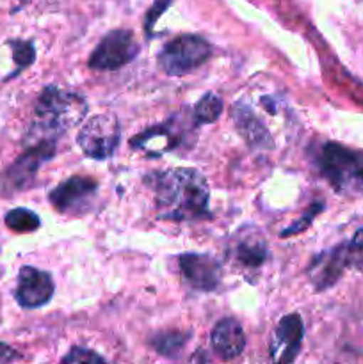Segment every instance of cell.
<instances>
[{
    "label": "cell",
    "instance_id": "obj_12",
    "mask_svg": "<svg viewBox=\"0 0 363 364\" xmlns=\"http://www.w3.org/2000/svg\"><path fill=\"white\" fill-rule=\"evenodd\" d=\"M212 347L219 358L235 359L246 347V336L241 323L233 318H223L212 331Z\"/></svg>",
    "mask_w": 363,
    "mask_h": 364
},
{
    "label": "cell",
    "instance_id": "obj_20",
    "mask_svg": "<svg viewBox=\"0 0 363 364\" xmlns=\"http://www.w3.org/2000/svg\"><path fill=\"white\" fill-rule=\"evenodd\" d=\"M347 262H351L356 269L363 272V230L356 231L354 238H352L351 245H349Z\"/></svg>",
    "mask_w": 363,
    "mask_h": 364
},
{
    "label": "cell",
    "instance_id": "obj_15",
    "mask_svg": "<svg viewBox=\"0 0 363 364\" xmlns=\"http://www.w3.org/2000/svg\"><path fill=\"white\" fill-rule=\"evenodd\" d=\"M233 117L235 123H237V130L241 132L242 137L248 141L249 146H253V148H260V146L265 148L267 144H270L269 132L263 128V124L256 119L255 114L248 107L235 105Z\"/></svg>",
    "mask_w": 363,
    "mask_h": 364
},
{
    "label": "cell",
    "instance_id": "obj_17",
    "mask_svg": "<svg viewBox=\"0 0 363 364\" xmlns=\"http://www.w3.org/2000/svg\"><path fill=\"white\" fill-rule=\"evenodd\" d=\"M221 112H223V102H221L216 95H212V92H206V95L196 103L194 119L196 123L199 124L214 123V121L219 119Z\"/></svg>",
    "mask_w": 363,
    "mask_h": 364
},
{
    "label": "cell",
    "instance_id": "obj_6",
    "mask_svg": "<svg viewBox=\"0 0 363 364\" xmlns=\"http://www.w3.org/2000/svg\"><path fill=\"white\" fill-rule=\"evenodd\" d=\"M139 53V45L130 31H112L100 41L89 59V66L95 70H117L132 63Z\"/></svg>",
    "mask_w": 363,
    "mask_h": 364
},
{
    "label": "cell",
    "instance_id": "obj_8",
    "mask_svg": "<svg viewBox=\"0 0 363 364\" xmlns=\"http://www.w3.org/2000/svg\"><path fill=\"white\" fill-rule=\"evenodd\" d=\"M53 297V281L50 274L34 267H23L18 276L16 301L21 308L34 309L48 304Z\"/></svg>",
    "mask_w": 363,
    "mask_h": 364
},
{
    "label": "cell",
    "instance_id": "obj_24",
    "mask_svg": "<svg viewBox=\"0 0 363 364\" xmlns=\"http://www.w3.org/2000/svg\"><path fill=\"white\" fill-rule=\"evenodd\" d=\"M16 359H20V355H18L13 348L0 343V363H11V361H16Z\"/></svg>",
    "mask_w": 363,
    "mask_h": 364
},
{
    "label": "cell",
    "instance_id": "obj_7",
    "mask_svg": "<svg viewBox=\"0 0 363 364\" xmlns=\"http://www.w3.org/2000/svg\"><path fill=\"white\" fill-rule=\"evenodd\" d=\"M56 153V144L53 141H41L32 144L9 169L6 171V174L2 176L0 183H2L4 192H14L21 191V188L27 187L36 176V171L39 169L45 160L52 159V155Z\"/></svg>",
    "mask_w": 363,
    "mask_h": 364
},
{
    "label": "cell",
    "instance_id": "obj_4",
    "mask_svg": "<svg viewBox=\"0 0 363 364\" xmlns=\"http://www.w3.org/2000/svg\"><path fill=\"white\" fill-rule=\"evenodd\" d=\"M210 55H212V48L205 39L199 36L184 34L171 39L164 46L162 52L159 53V64L167 75L182 77L201 66Z\"/></svg>",
    "mask_w": 363,
    "mask_h": 364
},
{
    "label": "cell",
    "instance_id": "obj_11",
    "mask_svg": "<svg viewBox=\"0 0 363 364\" xmlns=\"http://www.w3.org/2000/svg\"><path fill=\"white\" fill-rule=\"evenodd\" d=\"M180 270L185 279L201 291L216 290L223 276L219 262L209 255H184L180 258Z\"/></svg>",
    "mask_w": 363,
    "mask_h": 364
},
{
    "label": "cell",
    "instance_id": "obj_21",
    "mask_svg": "<svg viewBox=\"0 0 363 364\" xmlns=\"http://www.w3.org/2000/svg\"><path fill=\"white\" fill-rule=\"evenodd\" d=\"M320 210H322V203H317V205H313L312 210H308V213H306L305 217H301V219H299L298 223L292 224L290 228H287V230H285L283 233H281V237H290V235H294V233H301L302 230H306V228H308L310 224H312L313 217H315L317 213L320 212Z\"/></svg>",
    "mask_w": 363,
    "mask_h": 364
},
{
    "label": "cell",
    "instance_id": "obj_5",
    "mask_svg": "<svg viewBox=\"0 0 363 364\" xmlns=\"http://www.w3.org/2000/svg\"><path fill=\"white\" fill-rule=\"evenodd\" d=\"M77 141L82 151L91 159H109L120 142V123L112 114H100L80 128Z\"/></svg>",
    "mask_w": 363,
    "mask_h": 364
},
{
    "label": "cell",
    "instance_id": "obj_23",
    "mask_svg": "<svg viewBox=\"0 0 363 364\" xmlns=\"http://www.w3.org/2000/svg\"><path fill=\"white\" fill-rule=\"evenodd\" d=\"M169 2L171 0H157L155 2V6L152 7V11H149V14H148V23H146V27H152L153 25V21L157 20V18H159V14L162 13L164 9H166L167 6H169Z\"/></svg>",
    "mask_w": 363,
    "mask_h": 364
},
{
    "label": "cell",
    "instance_id": "obj_1",
    "mask_svg": "<svg viewBox=\"0 0 363 364\" xmlns=\"http://www.w3.org/2000/svg\"><path fill=\"white\" fill-rule=\"evenodd\" d=\"M155 192L160 219L196 220L209 217L210 191L206 180L194 169H171L146 176Z\"/></svg>",
    "mask_w": 363,
    "mask_h": 364
},
{
    "label": "cell",
    "instance_id": "obj_3",
    "mask_svg": "<svg viewBox=\"0 0 363 364\" xmlns=\"http://www.w3.org/2000/svg\"><path fill=\"white\" fill-rule=\"evenodd\" d=\"M317 164L338 194L363 196V151L327 142L320 148Z\"/></svg>",
    "mask_w": 363,
    "mask_h": 364
},
{
    "label": "cell",
    "instance_id": "obj_22",
    "mask_svg": "<svg viewBox=\"0 0 363 364\" xmlns=\"http://www.w3.org/2000/svg\"><path fill=\"white\" fill-rule=\"evenodd\" d=\"M105 359L102 355H98L96 352L88 350V348H73L66 358L63 359V363H103Z\"/></svg>",
    "mask_w": 363,
    "mask_h": 364
},
{
    "label": "cell",
    "instance_id": "obj_13",
    "mask_svg": "<svg viewBox=\"0 0 363 364\" xmlns=\"http://www.w3.org/2000/svg\"><path fill=\"white\" fill-rule=\"evenodd\" d=\"M235 259L242 267H260L267 258V244L255 228H246L235 238Z\"/></svg>",
    "mask_w": 363,
    "mask_h": 364
},
{
    "label": "cell",
    "instance_id": "obj_9",
    "mask_svg": "<svg viewBox=\"0 0 363 364\" xmlns=\"http://www.w3.org/2000/svg\"><path fill=\"white\" fill-rule=\"evenodd\" d=\"M96 188H98V183L91 178L73 176L70 180H64L50 192V203L59 212L82 210L89 205L91 198L96 194Z\"/></svg>",
    "mask_w": 363,
    "mask_h": 364
},
{
    "label": "cell",
    "instance_id": "obj_2",
    "mask_svg": "<svg viewBox=\"0 0 363 364\" xmlns=\"http://www.w3.org/2000/svg\"><path fill=\"white\" fill-rule=\"evenodd\" d=\"M88 112V103L75 92L59 87H46L36 103L28 142L53 141L64 132L80 123Z\"/></svg>",
    "mask_w": 363,
    "mask_h": 364
},
{
    "label": "cell",
    "instance_id": "obj_18",
    "mask_svg": "<svg viewBox=\"0 0 363 364\" xmlns=\"http://www.w3.org/2000/svg\"><path fill=\"white\" fill-rule=\"evenodd\" d=\"M185 341H187V336H184V334L169 333V334H162V336L157 338L155 343H153V345H155L157 352H160V354L173 358V355H177L178 352L184 348Z\"/></svg>",
    "mask_w": 363,
    "mask_h": 364
},
{
    "label": "cell",
    "instance_id": "obj_19",
    "mask_svg": "<svg viewBox=\"0 0 363 364\" xmlns=\"http://www.w3.org/2000/svg\"><path fill=\"white\" fill-rule=\"evenodd\" d=\"M11 46H13V50H14V53H13L14 63H16L20 68L28 66V64L34 60L36 53H34V46H32L31 43L13 41L11 43Z\"/></svg>",
    "mask_w": 363,
    "mask_h": 364
},
{
    "label": "cell",
    "instance_id": "obj_14",
    "mask_svg": "<svg viewBox=\"0 0 363 364\" xmlns=\"http://www.w3.org/2000/svg\"><path fill=\"white\" fill-rule=\"evenodd\" d=\"M345 263H347V251L344 249H335L333 252L320 256L319 262L313 263L312 267V277L317 288L322 290V288L331 287L340 277Z\"/></svg>",
    "mask_w": 363,
    "mask_h": 364
},
{
    "label": "cell",
    "instance_id": "obj_10",
    "mask_svg": "<svg viewBox=\"0 0 363 364\" xmlns=\"http://www.w3.org/2000/svg\"><path fill=\"white\" fill-rule=\"evenodd\" d=\"M302 320L299 315L283 316L270 341V355L276 363H292L299 354L302 341Z\"/></svg>",
    "mask_w": 363,
    "mask_h": 364
},
{
    "label": "cell",
    "instance_id": "obj_16",
    "mask_svg": "<svg viewBox=\"0 0 363 364\" xmlns=\"http://www.w3.org/2000/svg\"><path fill=\"white\" fill-rule=\"evenodd\" d=\"M6 224L9 230L16 233H31L36 231L41 224L39 217L27 208H14L6 215Z\"/></svg>",
    "mask_w": 363,
    "mask_h": 364
}]
</instances>
